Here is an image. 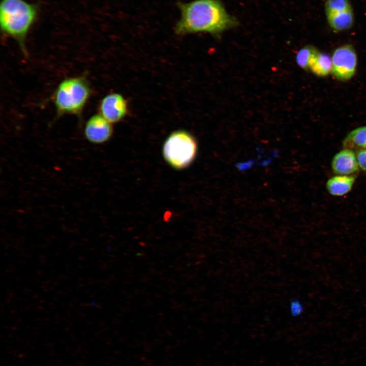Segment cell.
I'll list each match as a JSON object with an SVG mask.
<instances>
[{
	"label": "cell",
	"mask_w": 366,
	"mask_h": 366,
	"mask_svg": "<svg viewBox=\"0 0 366 366\" xmlns=\"http://www.w3.org/2000/svg\"><path fill=\"white\" fill-rule=\"evenodd\" d=\"M351 7L349 0H326L325 13L344 10Z\"/></svg>",
	"instance_id": "14"
},
{
	"label": "cell",
	"mask_w": 366,
	"mask_h": 366,
	"mask_svg": "<svg viewBox=\"0 0 366 366\" xmlns=\"http://www.w3.org/2000/svg\"><path fill=\"white\" fill-rule=\"evenodd\" d=\"M197 151L196 139L184 130L172 133L165 140L163 147L164 159L176 169H182L189 166L195 159Z\"/></svg>",
	"instance_id": "4"
},
{
	"label": "cell",
	"mask_w": 366,
	"mask_h": 366,
	"mask_svg": "<svg viewBox=\"0 0 366 366\" xmlns=\"http://www.w3.org/2000/svg\"><path fill=\"white\" fill-rule=\"evenodd\" d=\"M112 134V124L100 114L93 115L87 120L84 130L86 140L95 144L107 141Z\"/></svg>",
	"instance_id": "7"
},
{
	"label": "cell",
	"mask_w": 366,
	"mask_h": 366,
	"mask_svg": "<svg viewBox=\"0 0 366 366\" xmlns=\"http://www.w3.org/2000/svg\"><path fill=\"white\" fill-rule=\"evenodd\" d=\"M330 27L335 31H343L350 28L353 25L354 15L352 7L340 11L325 13Z\"/></svg>",
	"instance_id": "9"
},
{
	"label": "cell",
	"mask_w": 366,
	"mask_h": 366,
	"mask_svg": "<svg viewBox=\"0 0 366 366\" xmlns=\"http://www.w3.org/2000/svg\"><path fill=\"white\" fill-rule=\"evenodd\" d=\"M99 110L100 114L112 124L120 121L126 116L128 106L126 100L121 95L111 93L102 99Z\"/></svg>",
	"instance_id": "6"
},
{
	"label": "cell",
	"mask_w": 366,
	"mask_h": 366,
	"mask_svg": "<svg viewBox=\"0 0 366 366\" xmlns=\"http://www.w3.org/2000/svg\"><path fill=\"white\" fill-rule=\"evenodd\" d=\"M180 18L174 27L178 36L207 33L219 37L224 31L239 24L219 0H194L176 4Z\"/></svg>",
	"instance_id": "1"
},
{
	"label": "cell",
	"mask_w": 366,
	"mask_h": 366,
	"mask_svg": "<svg viewBox=\"0 0 366 366\" xmlns=\"http://www.w3.org/2000/svg\"><path fill=\"white\" fill-rule=\"evenodd\" d=\"M331 61V73L337 79L345 81L354 76L357 59L356 52L352 45L345 44L335 49Z\"/></svg>",
	"instance_id": "5"
},
{
	"label": "cell",
	"mask_w": 366,
	"mask_h": 366,
	"mask_svg": "<svg viewBox=\"0 0 366 366\" xmlns=\"http://www.w3.org/2000/svg\"><path fill=\"white\" fill-rule=\"evenodd\" d=\"M343 148L352 150L366 149V126L357 128L350 131L343 140Z\"/></svg>",
	"instance_id": "12"
},
{
	"label": "cell",
	"mask_w": 366,
	"mask_h": 366,
	"mask_svg": "<svg viewBox=\"0 0 366 366\" xmlns=\"http://www.w3.org/2000/svg\"><path fill=\"white\" fill-rule=\"evenodd\" d=\"M300 304L298 301H296V302L294 303L292 302L291 306L295 307L291 308L292 313L293 314H295L296 315H298V314H299L300 312H301L302 308L301 307H300Z\"/></svg>",
	"instance_id": "16"
},
{
	"label": "cell",
	"mask_w": 366,
	"mask_h": 366,
	"mask_svg": "<svg viewBox=\"0 0 366 366\" xmlns=\"http://www.w3.org/2000/svg\"><path fill=\"white\" fill-rule=\"evenodd\" d=\"M355 180L356 176L353 175H337L327 181L326 188L330 195L342 196L351 190Z\"/></svg>",
	"instance_id": "10"
},
{
	"label": "cell",
	"mask_w": 366,
	"mask_h": 366,
	"mask_svg": "<svg viewBox=\"0 0 366 366\" xmlns=\"http://www.w3.org/2000/svg\"><path fill=\"white\" fill-rule=\"evenodd\" d=\"M331 167L337 175H351L359 171L356 156L353 150L343 148L333 157Z\"/></svg>",
	"instance_id": "8"
},
{
	"label": "cell",
	"mask_w": 366,
	"mask_h": 366,
	"mask_svg": "<svg viewBox=\"0 0 366 366\" xmlns=\"http://www.w3.org/2000/svg\"><path fill=\"white\" fill-rule=\"evenodd\" d=\"M356 156L359 167L366 173V149L357 150Z\"/></svg>",
	"instance_id": "15"
},
{
	"label": "cell",
	"mask_w": 366,
	"mask_h": 366,
	"mask_svg": "<svg viewBox=\"0 0 366 366\" xmlns=\"http://www.w3.org/2000/svg\"><path fill=\"white\" fill-rule=\"evenodd\" d=\"M40 12L39 4L26 0H1L0 3L1 32L4 36L15 40L26 56V39L38 20Z\"/></svg>",
	"instance_id": "2"
},
{
	"label": "cell",
	"mask_w": 366,
	"mask_h": 366,
	"mask_svg": "<svg viewBox=\"0 0 366 366\" xmlns=\"http://www.w3.org/2000/svg\"><path fill=\"white\" fill-rule=\"evenodd\" d=\"M318 51L316 48L310 45L301 48L296 55V61L298 66L304 70L309 69L310 60Z\"/></svg>",
	"instance_id": "13"
},
{
	"label": "cell",
	"mask_w": 366,
	"mask_h": 366,
	"mask_svg": "<svg viewBox=\"0 0 366 366\" xmlns=\"http://www.w3.org/2000/svg\"><path fill=\"white\" fill-rule=\"evenodd\" d=\"M91 95L88 82L82 77L66 79L57 86L53 95L57 113L80 115Z\"/></svg>",
	"instance_id": "3"
},
{
	"label": "cell",
	"mask_w": 366,
	"mask_h": 366,
	"mask_svg": "<svg viewBox=\"0 0 366 366\" xmlns=\"http://www.w3.org/2000/svg\"><path fill=\"white\" fill-rule=\"evenodd\" d=\"M309 69L315 75L324 77L331 72V57L327 53L319 52L316 53L311 58Z\"/></svg>",
	"instance_id": "11"
}]
</instances>
